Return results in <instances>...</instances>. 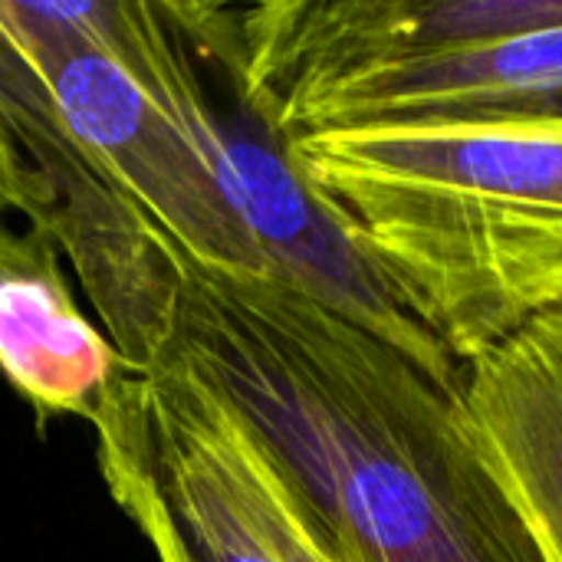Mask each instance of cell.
I'll use <instances>...</instances> for the list:
<instances>
[{
    "mask_svg": "<svg viewBox=\"0 0 562 562\" xmlns=\"http://www.w3.org/2000/svg\"><path fill=\"white\" fill-rule=\"evenodd\" d=\"M165 247L175 267L165 359L214 389L349 553L550 562L477 448L461 392L286 280Z\"/></svg>",
    "mask_w": 562,
    "mask_h": 562,
    "instance_id": "1",
    "label": "cell"
},
{
    "mask_svg": "<svg viewBox=\"0 0 562 562\" xmlns=\"http://www.w3.org/2000/svg\"><path fill=\"white\" fill-rule=\"evenodd\" d=\"M286 145L458 369L562 310V119L392 122Z\"/></svg>",
    "mask_w": 562,
    "mask_h": 562,
    "instance_id": "2",
    "label": "cell"
},
{
    "mask_svg": "<svg viewBox=\"0 0 562 562\" xmlns=\"http://www.w3.org/2000/svg\"><path fill=\"white\" fill-rule=\"evenodd\" d=\"M135 23L115 59L40 26L20 0H0V26L43 76L79 145L148 224L201 263L267 273L181 119V89L198 72V56L171 3H145Z\"/></svg>",
    "mask_w": 562,
    "mask_h": 562,
    "instance_id": "3",
    "label": "cell"
},
{
    "mask_svg": "<svg viewBox=\"0 0 562 562\" xmlns=\"http://www.w3.org/2000/svg\"><path fill=\"white\" fill-rule=\"evenodd\" d=\"M0 125L20 158L16 211L72 263L122 359L142 375L151 372L175 326V267L165 237L79 145L49 86L3 26Z\"/></svg>",
    "mask_w": 562,
    "mask_h": 562,
    "instance_id": "4",
    "label": "cell"
},
{
    "mask_svg": "<svg viewBox=\"0 0 562 562\" xmlns=\"http://www.w3.org/2000/svg\"><path fill=\"white\" fill-rule=\"evenodd\" d=\"M188 132L204 148L211 171L257 244L267 273L293 283L362 329L375 333L438 385L461 392V369L405 313L385 280L349 240L300 171L286 138L273 132L224 79V109L214 92L188 112Z\"/></svg>",
    "mask_w": 562,
    "mask_h": 562,
    "instance_id": "5",
    "label": "cell"
},
{
    "mask_svg": "<svg viewBox=\"0 0 562 562\" xmlns=\"http://www.w3.org/2000/svg\"><path fill=\"white\" fill-rule=\"evenodd\" d=\"M92 431L112 501L158 562H280L234 491L191 369L165 359L132 375Z\"/></svg>",
    "mask_w": 562,
    "mask_h": 562,
    "instance_id": "6",
    "label": "cell"
},
{
    "mask_svg": "<svg viewBox=\"0 0 562 562\" xmlns=\"http://www.w3.org/2000/svg\"><path fill=\"white\" fill-rule=\"evenodd\" d=\"M240 99L286 142L392 122L562 119V23L461 49L369 63Z\"/></svg>",
    "mask_w": 562,
    "mask_h": 562,
    "instance_id": "7",
    "label": "cell"
},
{
    "mask_svg": "<svg viewBox=\"0 0 562 562\" xmlns=\"http://www.w3.org/2000/svg\"><path fill=\"white\" fill-rule=\"evenodd\" d=\"M7 211L0 201V375L40 428L56 418L92 428L138 372L76 303L56 244L36 227L16 231Z\"/></svg>",
    "mask_w": 562,
    "mask_h": 562,
    "instance_id": "8",
    "label": "cell"
},
{
    "mask_svg": "<svg viewBox=\"0 0 562 562\" xmlns=\"http://www.w3.org/2000/svg\"><path fill=\"white\" fill-rule=\"evenodd\" d=\"M471 435L550 562H562V310L461 369Z\"/></svg>",
    "mask_w": 562,
    "mask_h": 562,
    "instance_id": "9",
    "label": "cell"
},
{
    "mask_svg": "<svg viewBox=\"0 0 562 562\" xmlns=\"http://www.w3.org/2000/svg\"><path fill=\"white\" fill-rule=\"evenodd\" d=\"M204 385V382H201ZM207 415L217 438V451L234 481V491L250 514L260 537L270 543L280 562H362L349 553L293 494V487L280 477L260 445L247 435V428L234 418V412L204 385Z\"/></svg>",
    "mask_w": 562,
    "mask_h": 562,
    "instance_id": "10",
    "label": "cell"
},
{
    "mask_svg": "<svg viewBox=\"0 0 562 562\" xmlns=\"http://www.w3.org/2000/svg\"><path fill=\"white\" fill-rule=\"evenodd\" d=\"M0 201H7L10 207H20L23 201V181H20V158L0 125Z\"/></svg>",
    "mask_w": 562,
    "mask_h": 562,
    "instance_id": "11",
    "label": "cell"
}]
</instances>
